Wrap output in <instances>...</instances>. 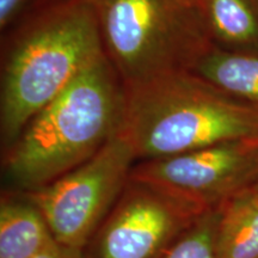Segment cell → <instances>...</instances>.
I'll return each mask as SVG.
<instances>
[{"label": "cell", "mask_w": 258, "mask_h": 258, "mask_svg": "<svg viewBox=\"0 0 258 258\" xmlns=\"http://www.w3.org/2000/svg\"><path fill=\"white\" fill-rule=\"evenodd\" d=\"M32 258H84V251L64 246L55 240L47 249Z\"/></svg>", "instance_id": "cell-14"}, {"label": "cell", "mask_w": 258, "mask_h": 258, "mask_svg": "<svg viewBox=\"0 0 258 258\" xmlns=\"http://www.w3.org/2000/svg\"><path fill=\"white\" fill-rule=\"evenodd\" d=\"M36 0H0V30L4 32L32 9Z\"/></svg>", "instance_id": "cell-13"}, {"label": "cell", "mask_w": 258, "mask_h": 258, "mask_svg": "<svg viewBox=\"0 0 258 258\" xmlns=\"http://www.w3.org/2000/svg\"><path fill=\"white\" fill-rule=\"evenodd\" d=\"M256 188H257V189H258V184H257V186H256Z\"/></svg>", "instance_id": "cell-17"}, {"label": "cell", "mask_w": 258, "mask_h": 258, "mask_svg": "<svg viewBox=\"0 0 258 258\" xmlns=\"http://www.w3.org/2000/svg\"><path fill=\"white\" fill-rule=\"evenodd\" d=\"M220 207L196 219L167 247L161 258H215V237Z\"/></svg>", "instance_id": "cell-12"}, {"label": "cell", "mask_w": 258, "mask_h": 258, "mask_svg": "<svg viewBox=\"0 0 258 258\" xmlns=\"http://www.w3.org/2000/svg\"><path fill=\"white\" fill-rule=\"evenodd\" d=\"M135 163L131 145L118 132L90 160L23 194L43 214L57 243L84 251L127 185Z\"/></svg>", "instance_id": "cell-5"}, {"label": "cell", "mask_w": 258, "mask_h": 258, "mask_svg": "<svg viewBox=\"0 0 258 258\" xmlns=\"http://www.w3.org/2000/svg\"><path fill=\"white\" fill-rule=\"evenodd\" d=\"M40 209L23 192L0 203V258H32L54 243Z\"/></svg>", "instance_id": "cell-8"}, {"label": "cell", "mask_w": 258, "mask_h": 258, "mask_svg": "<svg viewBox=\"0 0 258 258\" xmlns=\"http://www.w3.org/2000/svg\"><path fill=\"white\" fill-rule=\"evenodd\" d=\"M215 258H258V189L238 194L220 206Z\"/></svg>", "instance_id": "cell-10"}, {"label": "cell", "mask_w": 258, "mask_h": 258, "mask_svg": "<svg viewBox=\"0 0 258 258\" xmlns=\"http://www.w3.org/2000/svg\"><path fill=\"white\" fill-rule=\"evenodd\" d=\"M60 2H66V0H36V2H35L34 6H32V9L38 8V6L54 4V3H60Z\"/></svg>", "instance_id": "cell-15"}, {"label": "cell", "mask_w": 258, "mask_h": 258, "mask_svg": "<svg viewBox=\"0 0 258 258\" xmlns=\"http://www.w3.org/2000/svg\"><path fill=\"white\" fill-rule=\"evenodd\" d=\"M103 50L124 86L191 70L213 44L189 0H93Z\"/></svg>", "instance_id": "cell-4"}, {"label": "cell", "mask_w": 258, "mask_h": 258, "mask_svg": "<svg viewBox=\"0 0 258 258\" xmlns=\"http://www.w3.org/2000/svg\"><path fill=\"white\" fill-rule=\"evenodd\" d=\"M203 213L129 178L84 249V258H161Z\"/></svg>", "instance_id": "cell-7"}, {"label": "cell", "mask_w": 258, "mask_h": 258, "mask_svg": "<svg viewBox=\"0 0 258 258\" xmlns=\"http://www.w3.org/2000/svg\"><path fill=\"white\" fill-rule=\"evenodd\" d=\"M120 133L137 161L258 138V106L192 72L124 86Z\"/></svg>", "instance_id": "cell-3"}, {"label": "cell", "mask_w": 258, "mask_h": 258, "mask_svg": "<svg viewBox=\"0 0 258 258\" xmlns=\"http://www.w3.org/2000/svg\"><path fill=\"white\" fill-rule=\"evenodd\" d=\"M189 2H191L194 5H196L198 6V8L201 10H203V8H205V5H206V3L208 2V0H189Z\"/></svg>", "instance_id": "cell-16"}, {"label": "cell", "mask_w": 258, "mask_h": 258, "mask_svg": "<svg viewBox=\"0 0 258 258\" xmlns=\"http://www.w3.org/2000/svg\"><path fill=\"white\" fill-rule=\"evenodd\" d=\"M202 14L213 46L258 54V0H208Z\"/></svg>", "instance_id": "cell-9"}, {"label": "cell", "mask_w": 258, "mask_h": 258, "mask_svg": "<svg viewBox=\"0 0 258 258\" xmlns=\"http://www.w3.org/2000/svg\"><path fill=\"white\" fill-rule=\"evenodd\" d=\"M124 85L105 55L37 112L3 153L10 182L30 191L91 159L120 132Z\"/></svg>", "instance_id": "cell-2"}, {"label": "cell", "mask_w": 258, "mask_h": 258, "mask_svg": "<svg viewBox=\"0 0 258 258\" xmlns=\"http://www.w3.org/2000/svg\"><path fill=\"white\" fill-rule=\"evenodd\" d=\"M129 178L200 213L220 207L258 184V138L232 140L157 159L137 161Z\"/></svg>", "instance_id": "cell-6"}, {"label": "cell", "mask_w": 258, "mask_h": 258, "mask_svg": "<svg viewBox=\"0 0 258 258\" xmlns=\"http://www.w3.org/2000/svg\"><path fill=\"white\" fill-rule=\"evenodd\" d=\"M103 55L93 0H66L34 8L3 32L2 151L38 111Z\"/></svg>", "instance_id": "cell-1"}, {"label": "cell", "mask_w": 258, "mask_h": 258, "mask_svg": "<svg viewBox=\"0 0 258 258\" xmlns=\"http://www.w3.org/2000/svg\"><path fill=\"white\" fill-rule=\"evenodd\" d=\"M228 95L258 106V54L212 46L191 70Z\"/></svg>", "instance_id": "cell-11"}]
</instances>
